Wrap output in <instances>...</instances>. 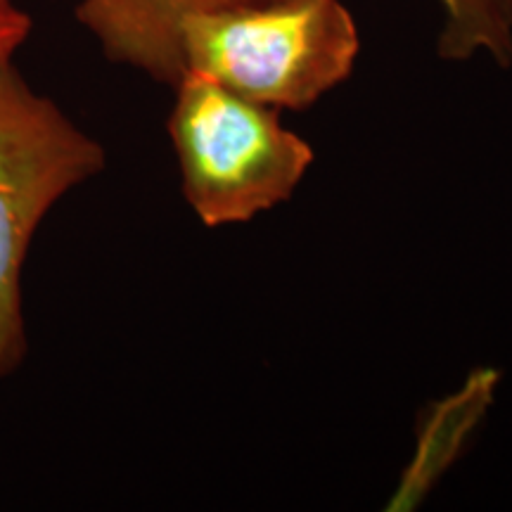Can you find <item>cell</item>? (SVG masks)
<instances>
[{
    "label": "cell",
    "instance_id": "8",
    "mask_svg": "<svg viewBox=\"0 0 512 512\" xmlns=\"http://www.w3.org/2000/svg\"><path fill=\"white\" fill-rule=\"evenodd\" d=\"M0 3H15V0H0Z\"/></svg>",
    "mask_w": 512,
    "mask_h": 512
},
{
    "label": "cell",
    "instance_id": "4",
    "mask_svg": "<svg viewBox=\"0 0 512 512\" xmlns=\"http://www.w3.org/2000/svg\"><path fill=\"white\" fill-rule=\"evenodd\" d=\"M238 3L247 0H81L76 17L112 62L174 86L185 72L183 24Z\"/></svg>",
    "mask_w": 512,
    "mask_h": 512
},
{
    "label": "cell",
    "instance_id": "3",
    "mask_svg": "<svg viewBox=\"0 0 512 512\" xmlns=\"http://www.w3.org/2000/svg\"><path fill=\"white\" fill-rule=\"evenodd\" d=\"M105 169V150L15 64L0 67V380L27 356L22 278L50 209Z\"/></svg>",
    "mask_w": 512,
    "mask_h": 512
},
{
    "label": "cell",
    "instance_id": "5",
    "mask_svg": "<svg viewBox=\"0 0 512 512\" xmlns=\"http://www.w3.org/2000/svg\"><path fill=\"white\" fill-rule=\"evenodd\" d=\"M501 373L496 368L472 370L463 387L444 401L434 403L420 422L418 448L411 465L403 472L396 486L389 510H413L444 477V472L456 463L467 439L486 418L496 399Z\"/></svg>",
    "mask_w": 512,
    "mask_h": 512
},
{
    "label": "cell",
    "instance_id": "6",
    "mask_svg": "<svg viewBox=\"0 0 512 512\" xmlns=\"http://www.w3.org/2000/svg\"><path fill=\"white\" fill-rule=\"evenodd\" d=\"M444 27L439 55L446 60H470L486 53L491 60L512 64V0H439Z\"/></svg>",
    "mask_w": 512,
    "mask_h": 512
},
{
    "label": "cell",
    "instance_id": "2",
    "mask_svg": "<svg viewBox=\"0 0 512 512\" xmlns=\"http://www.w3.org/2000/svg\"><path fill=\"white\" fill-rule=\"evenodd\" d=\"M174 88L169 136L183 195L204 226L247 223L290 200L313 164V150L283 126L280 110L192 69Z\"/></svg>",
    "mask_w": 512,
    "mask_h": 512
},
{
    "label": "cell",
    "instance_id": "7",
    "mask_svg": "<svg viewBox=\"0 0 512 512\" xmlns=\"http://www.w3.org/2000/svg\"><path fill=\"white\" fill-rule=\"evenodd\" d=\"M34 22L17 3H0V67L15 60L17 50L24 46Z\"/></svg>",
    "mask_w": 512,
    "mask_h": 512
},
{
    "label": "cell",
    "instance_id": "1",
    "mask_svg": "<svg viewBox=\"0 0 512 512\" xmlns=\"http://www.w3.org/2000/svg\"><path fill=\"white\" fill-rule=\"evenodd\" d=\"M358 29L342 0H247L190 17L185 69L273 107L306 110L347 81Z\"/></svg>",
    "mask_w": 512,
    "mask_h": 512
}]
</instances>
